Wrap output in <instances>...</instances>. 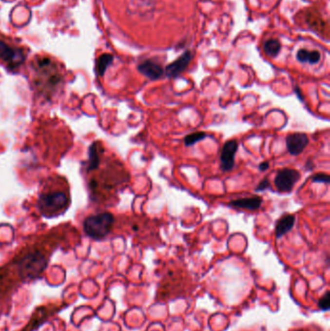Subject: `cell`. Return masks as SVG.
<instances>
[{
	"label": "cell",
	"instance_id": "cell-1",
	"mask_svg": "<svg viewBox=\"0 0 330 331\" xmlns=\"http://www.w3.org/2000/svg\"><path fill=\"white\" fill-rule=\"evenodd\" d=\"M61 80V75L50 59L44 58L38 61L35 84L41 94L46 97L53 95Z\"/></svg>",
	"mask_w": 330,
	"mask_h": 331
},
{
	"label": "cell",
	"instance_id": "cell-4",
	"mask_svg": "<svg viewBox=\"0 0 330 331\" xmlns=\"http://www.w3.org/2000/svg\"><path fill=\"white\" fill-rule=\"evenodd\" d=\"M48 261L40 252H32L25 255L18 263V270L22 280H32L37 278L46 268Z\"/></svg>",
	"mask_w": 330,
	"mask_h": 331
},
{
	"label": "cell",
	"instance_id": "cell-8",
	"mask_svg": "<svg viewBox=\"0 0 330 331\" xmlns=\"http://www.w3.org/2000/svg\"><path fill=\"white\" fill-rule=\"evenodd\" d=\"M287 148L291 155L297 156L303 152L309 143V137L304 133H293L286 138Z\"/></svg>",
	"mask_w": 330,
	"mask_h": 331
},
{
	"label": "cell",
	"instance_id": "cell-15",
	"mask_svg": "<svg viewBox=\"0 0 330 331\" xmlns=\"http://www.w3.org/2000/svg\"><path fill=\"white\" fill-rule=\"evenodd\" d=\"M264 52L268 57L275 58L281 51V44L278 40L270 39L264 43Z\"/></svg>",
	"mask_w": 330,
	"mask_h": 331
},
{
	"label": "cell",
	"instance_id": "cell-7",
	"mask_svg": "<svg viewBox=\"0 0 330 331\" xmlns=\"http://www.w3.org/2000/svg\"><path fill=\"white\" fill-rule=\"evenodd\" d=\"M0 58L11 69L19 66L24 60V55L20 50L14 49L0 41Z\"/></svg>",
	"mask_w": 330,
	"mask_h": 331
},
{
	"label": "cell",
	"instance_id": "cell-11",
	"mask_svg": "<svg viewBox=\"0 0 330 331\" xmlns=\"http://www.w3.org/2000/svg\"><path fill=\"white\" fill-rule=\"evenodd\" d=\"M295 224V217L292 214H287L280 218L275 226V236L281 238L288 233H290Z\"/></svg>",
	"mask_w": 330,
	"mask_h": 331
},
{
	"label": "cell",
	"instance_id": "cell-19",
	"mask_svg": "<svg viewBox=\"0 0 330 331\" xmlns=\"http://www.w3.org/2000/svg\"><path fill=\"white\" fill-rule=\"evenodd\" d=\"M330 292H327V293L320 299L319 301V308L322 310H329L330 309Z\"/></svg>",
	"mask_w": 330,
	"mask_h": 331
},
{
	"label": "cell",
	"instance_id": "cell-13",
	"mask_svg": "<svg viewBox=\"0 0 330 331\" xmlns=\"http://www.w3.org/2000/svg\"><path fill=\"white\" fill-rule=\"evenodd\" d=\"M296 59L302 63L308 62L310 64H317L321 60V54L317 51L309 52L303 49L297 52Z\"/></svg>",
	"mask_w": 330,
	"mask_h": 331
},
{
	"label": "cell",
	"instance_id": "cell-14",
	"mask_svg": "<svg viewBox=\"0 0 330 331\" xmlns=\"http://www.w3.org/2000/svg\"><path fill=\"white\" fill-rule=\"evenodd\" d=\"M100 154L97 143H93L89 149V159L87 162V171L96 170L100 165Z\"/></svg>",
	"mask_w": 330,
	"mask_h": 331
},
{
	"label": "cell",
	"instance_id": "cell-10",
	"mask_svg": "<svg viewBox=\"0 0 330 331\" xmlns=\"http://www.w3.org/2000/svg\"><path fill=\"white\" fill-rule=\"evenodd\" d=\"M137 70L140 74L145 76L151 80L159 79L165 74L164 69L161 65L153 62L152 60H145L137 66Z\"/></svg>",
	"mask_w": 330,
	"mask_h": 331
},
{
	"label": "cell",
	"instance_id": "cell-6",
	"mask_svg": "<svg viewBox=\"0 0 330 331\" xmlns=\"http://www.w3.org/2000/svg\"><path fill=\"white\" fill-rule=\"evenodd\" d=\"M238 149V143L235 139L228 140L222 147L220 161L223 172H230L234 167V157Z\"/></svg>",
	"mask_w": 330,
	"mask_h": 331
},
{
	"label": "cell",
	"instance_id": "cell-21",
	"mask_svg": "<svg viewBox=\"0 0 330 331\" xmlns=\"http://www.w3.org/2000/svg\"><path fill=\"white\" fill-rule=\"evenodd\" d=\"M268 168H269V163L268 162H264V163H261L260 164V167H259V169H260V171L261 172H265L266 170H268Z\"/></svg>",
	"mask_w": 330,
	"mask_h": 331
},
{
	"label": "cell",
	"instance_id": "cell-16",
	"mask_svg": "<svg viewBox=\"0 0 330 331\" xmlns=\"http://www.w3.org/2000/svg\"><path fill=\"white\" fill-rule=\"evenodd\" d=\"M113 61H114V57L112 55L105 54V55L101 56L99 58V59L97 60V65H96L97 73L100 76H104L106 70L108 69V67L113 63Z\"/></svg>",
	"mask_w": 330,
	"mask_h": 331
},
{
	"label": "cell",
	"instance_id": "cell-12",
	"mask_svg": "<svg viewBox=\"0 0 330 331\" xmlns=\"http://www.w3.org/2000/svg\"><path fill=\"white\" fill-rule=\"evenodd\" d=\"M262 203H263V199L259 196H255L252 198L233 200L229 203V205L234 208H241V209H247L250 211H255V210H258L262 206Z\"/></svg>",
	"mask_w": 330,
	"mask_h": 331
},
{
	"label": "cell",
	"instance_id": "cell-18",
	"mask_svg": "<svg viewBox=\"0 0 330 331\" xmlns=\"http://www.w3.org/2000/svg\"><path fill=\"white\" fill-rule=\"evenodd\" d=\"M313 182L316 183H325L329 184L330 182V176L327 174H317L314 176H312Z\"/></svg>",
	"mask_w": 330,
	"mask_h": 331
},
{
	"label": "cell",
	"instance_id": "cell-2",
	"mask_svg": "<svg viewBox=\"0 0 330 331\" xmlns=\"http://www.w3.org/2000/svg\"><path fill=\"white\" fill-rule=\"evenodd\" d=\"M69 202L70 199L67 192L49 189L40 195L38 206L44 216L55 217L66 210Z\"/></svg>",
	"mask_w": 330,
	"mask_h": 331
},
{
	"label": "cell",
	"instance_id": "cell-5",
	"mask_svg": "<svg viewBox=\"0 0 330 331\" xmlns=\"http://www.w3.org/2000/svg\"><path fill=\"white\" fill-rule=\"evenodd\" d=\"M300 179V174L293 169H283L275 176L274 183L280 192L289 193L292 191L295 184Z\"/></svg>",
	"mask_w": 330,
	"mask_h": 331
},
{
	"label": "cell",
	"instance_id": "cell-17",
	"mask_svg": "<svg viewBox=\"0 0 330 331\" xmlns=\"http://www.w3.org/2000/svg\"><path fill=\"white\" fill-rule=\"evenodd\" d=\"M207 136V134L204 132H196L189 134L184 138V143L186 146H192L198 141L204 139Z\"/></svg>",
	"mask_w": 330,
	"mask_h": 331
},
{
	"label": "cell",
	"instance_id": "cell-22",
	"mask_svg": "<svg viewBox=\"0 0 330 331\" xmlns=\"http://www.w3.org/2000/svg\"><path fill=\"white\" fill-rule=\"evenodd\" d=\"M314 168V164L312 161H309L308 163H306V169L308 170H312Z\"/></svg>",
	"mask_w": 330,
	"mask_h": 331
},
{
	"label": "cell",
	"instance_id": "cell-20",
	"mask_svg": "<svg viewBox=\"0 0 330 331\" xmlns=\"http://www.w3.org/2000/svg\"><path fill=\"white\" fill-rule=\"evenodd\" d=\"M270 187V182H269V179L267 178H264V180L257 186L256 188V191L257 192H260V191H264L266 189H268Z\"/></svg>",
	"mask_w": 330,
	"mask_h": 331
},
{
	"label": "cell",
	"instance_id": "cell-9",
	"mask_svg": "<svg viewBox=\"0 0 330 331\" xmlns=\"http://www.w3.org/2000/svg\"><path fill=\"white\" fill-rule=\"evenodd\" d=\"M193 58H194V54L192 52L190 51L185 52L179 58H177L175 61L172 62L171 64L166 67L164 71L165 75L168 78H172L178 77L180 74H182L186 70L187 67L189 66Z\"/></svg>",
	"mask_w": 330,
	"mask_h": 331
},
{
	"label": "cell",
	"instance_id": "cell-3",
	"mask_svg": "<svg viewBox=\"0 0 330 331\" xmlns=\"http://www.w3.org/2000/svg\"><path fill=\"white\" fill-rule=\"evenodd\" d=\"M114 222L115 218L113 214L108 212L92 215L84 221V232L91 238L99 240L110 234Z\"/></svg>",
	"mask_w": 330,
	"mask_h": 331
}]
</instances>
